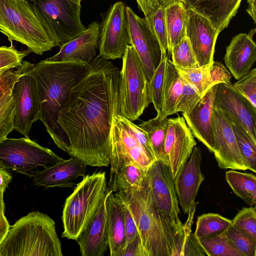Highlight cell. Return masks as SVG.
Instances as JSON below:
<instances>
[{"mask_svg":"<svg viewBox=\"0 0 256 256\" xmlns=\"http://www.w3.org/2000/svg\"><path fill=\"white\" fill-rule=\"evenodd\" d=\"M221 232L242 256H256V241L232 224Z\"/></svg>","mask_w":256,"mask_h":256,"instance_id":"obj_37","label":"cell"},{"mask_svg":"<svg viewBox=\"0 0 256 256\" xmlns=\"http://www.w3.org/2000/svg\"><path fill=\"white\" fill-rule=\"evenodd\" d=\"M256 0H248V8L246 9V12L253 20L254 24L256 22Z\"/></svg>","mask_w":256,"mask_h":256,"instance_id":"obj_51","label":"cell"},{"mask_svg":"<svg viewBox=\"0 0 256 256\" xmlns=\"http://www.w3.org/2000/svg\"><path fill=\"white\" fill-rule=\"evenodd\" d=\"M100 23L91 22L80 35L60 46L58 53L46 59L62 62L78 60L90 63L99 46Z\"/></svg>","mask_w":256,"mask_h":256,"instance_id":"obj_23","label":"cell"},{"mask_svg":"<svg viewBox=\"0 0 256 256\" xmlns=\"http://www.w3.org/2000/svg\"><path fill=\"white\" fill-rule=\"evenodd\" d=\"M116 194L120 197L124 209L126 232V242L124 248L128 244L134 240L138 234L136 220L128 203L122 195L117 192Z\"/></svg>","mask_w":256,"mask_h":256,"instance_id":"obj_45","label":"cell"},{"mask_svg":"<svg viewBox=\"0 0 256 256\" xmlns=\"http://www.w3.org/2000/svg\"><path fill=\"white\" fill-rule=\"evenodd\" d=\"M149 183L156 208L163 220L172 229L184 250L190 241L180 220V210L174 179L167 165L155 160L148 170Z\"/></svg>","mask_w":256,"mask_h":256,"instance_id":"obj_10","label":"cell"},{"mask_svg":"<svg viewBox=\"0 0 256 256\" xmlns=\"http://www.w3.org/2000/svg\"><path fill=\"white\" fill-rule=\"evenodd\" d=\"M170 54L171 61L175 66L183 68L200 67L186 36L172 47Z\"/></svg>","mask_w":256,"mask_h":256,"instance_id":"obj_40","label":"cell"},{"mask_svg":"<svg viewBox=\"0 0 256 256\" xmlns=\"http://www.w3.org/2000/svg\"><path fill=\"white\" fill-rule=\"evenodd\" d=\"M106 195L76 240L82 256H102L108 248Z\"/></svg>","mask_w":256,"mask_h":256,"instance_id":"obj_20","label":"cell"},{"mask_svg":"<svg viewBox=\"0 0 256 256\" xmlns=\"http://www.w3.org/2000/svg\"><path fill=\"white\" fill-rule=\"evenodd\" d=\"M234 88L256 107V68L250 70L246 74L232 84Z\"/></svg>","mask_w":256,"mask_h":256,"instance_id":"obj_44","label":"cell"},{"mask_svg":"<svg viewBox=\"0 0 256 256\" xmlns=\"http://www.w3.org/2000/svg\"><path fill=\"white\" fill-rule=\"evenodd\" d=\"M156 160L146 132L120 114L114 118L110 134V178L111 190L117 173L126 162H133L148 169Z\"/></svg>","mask_w":256,"mask_h":256,"instance_id":"obj_6","label":"cell"},{"mask_svg":"<svg viewBox=\"0 0 256 256\" xmlns=\"http://www.w3.org/2000/svg\"><path fill=\"white\" fill-rule=\"evenodd\" d=\"M90 63L78 60L55 62L46 59L34 64L32 73L40 104V120L55 144L66 153L67 136L58 122V114L72 88L91 70Z\"/></svg>","mask_w":256,"mask_h":256,"instance_id":"obj_2","label":"cell"},{"mask_svg":"<svg viewBox=\"0 0 256 256\" xmlns=\"http://www.w3.org/2000/svg\"><path fill=\"white\" fill-rule=\"evenodd\" d=\"M34 66L26 60L24 72L12 89L16 104L14 130L27 138L33 123L40 120V101L32 73Z\"/></svg>","mask_w":256,"mask_h":256,"instance_id":"obj_12","label":"cell"},{"mask_svg":"<svg viewBox=\"0 0 256 256\" xmlns=\"http://www.w3.org/2000/svg\"><path fill=\"white\" fill-rule=\"evenodd\" d=\"M212 84L220 83H230L232 75L226 68L220 62H213L210 69Z\"/></svg>","mask_w":256,"mask_h":256,"instance_id":"obj_46","label":"cell"},{"mask_svg":"<svg viewBox=\"0 0 256 256\" xmlns=\"http://www.w3.org/2000/svg\"><path fill=\"white\" fill-rule=\"evenodd\" d=\"M162 0V6H164V7H166L168 6L169 4H170L171 2H172L174 0Z\"/></svg>","mask_w":256,"mask_h":256,"instance_id":"obj_53","label":"cell"},{"mask_svg":"<svg viewBox=\"0 0 256 256\" xmlns=\"http://www.w3.org/2000/svg\"><path fill=\"white\" fill-rule=\"evenodd\" d=\"M182 84L183 78L168 57L163 90V106L160 114L156 116L162 119L176 114V108L182 92Z\"/></svg>","mask_w":256,"mask_h":256,"instance_id":"obj_28","label":"cell"},{"mask_svg":"<svg viewBox=\"0 0 256 256\" xmlns=\"http://www.w3.org/2000/svg\"><path fill=\"white\" fill-rule=\"evenodd\" d=\"M90 72L73 87L58 114L68 142L67 152L91 166L110 164L112 122L120 114V71L99 56Z\"/></svg>","mask_w":256,"mask_h":256,"instance_id":"obj_1","label":"cell"},{"mask_svg":"<svg viewBox=\"0 0 256 256\" xmlns=\"http://www.w3.org/2000/svg\"><path fill=\"white\" fill-rule=\"evenodd\" d=\"M232 224L256 241V207H243L232 220Z\"/></svg>","mask_w":256,"mask_h":256,"instance_id":"obj_41","label":"cell"},{"mask_svg":"<svg viewBox=\"0 0 256 256\" xmlns=\"http://www.w3.org/2000/svg\"><path fill=\"white\" fill-rule=\"evenodd\" d=\"M10 44V46H0V70L18 68L24 58L30 52L28 50L19 51Z\"/></svg>","mask_w":256,"mask_h":256,"instance_id":"obj_43","label":"cell"},{"mask_svg":"<svg viewBox=\"0 0 256 256\" xmlns=\"http://www.w3.org/2000/svg\"><path fill=\"white\" fill-rule=\"evenodd\" d=\"M125 14L130 44L136 50L149 82L161 60L162 52L160 43L144 18H140L128 6Z\"/></svg>","mask_w":256,"mask_h":256,"instance_id":"obj_14","label":"cell"},{"mask_svg":"<svg viewBox=\"0 0 256 256\" xmlns=\"http://www.w3.org/2000/svg\"><path fill=\"white\" fill-rule=\"evenodd\" d=\"M87 166L76 158L71 156L67 160L62 158L43 170H37L33 176V182L38 186H43L46 188H74L76 179L85 176Z\"/></svg>","mask_w":256,"mask_h":256,"instance_id":"obj_22","label":"cell"},{"mask_svg":"<svg viewBox=\"0 0 256 256\" xmlns=\"http://www.w3.org/2000/svg\"><path fill=\"white\" fill-rule=\"evenodd\" d=\"M229 118L232 122L240 152L248 170L256 172V142L252 139L244 128L237 120L230 116Z\"/></svg>","mask_w":256,"mask_h":256,"instance_id":"obj_34","label":"cell"},{"mask_svg":"<svg viewBox=\"0 0 256 256\" xmlns=\"http://www.w3.org/2000/svg\"><path fill=\"white\" fill-rule=\"evenodd\" d=\"M202 96L198 89L183 78L182 92L176 108V113H190Z\"/></svg>","mask_w":256,"mask_h":256,"instance_id":"obj_42","label":"cell"},{"mask_svg":"<svg viewBox=\"0 0 256 256\" xmlns=\"http://www.w3.org/2000/svg\"><path fill=\"white\" fill-rule=\"evenodd\" d=\"M12 178L7 169L0 165V196L4 198V194Z\"/></svg>","mask_w":256,"mask_h":256,"instance_id":"obj_49","label":"cell"},{"mask_svg":"<svg viewBox=\"0 0 256 256\" xmlns=\"http://www.w3.org/2000/svg\"><path fill=\"white\" fill-rule=\"evenodd\" d=\"M28 0L56 46H61L86 30L80 16L83 0Z\"/></svg>","mask_w":256,"mask_h":256,"instance_id":"obj_8","label":"cell"},{"mask_svg":"<svg viewBox=\"0 0 256 256\" xmlns=\"http://www.w3.org/2000/svg\"><path fill=\"white\" fill-rule=\"evenodd\" d=\"M197 244L208 256H242L226 240L222 232L194 238Z\"/></svg>","mask_w":256,"mask_h":256,"instance_id":"obj_33","label":"cell"},{"mask_svg":"<svg viewBox=\"0 0 256 256\" xmlns=\"http://www.w3.org/2000/svg\"><path fill=\"white\" fill-rule=\"evenodd\" d=\"M4 198L0 196V212H4Z\"/></svg>","mask_w":256,"mask_h":256,"instance_id":"obj_52","label":"cell"},{"mask_svg":"<svg viewBox=\"0 0 256 256\" xmlns=\"http://www.w3.org/2000/svg\"><path fill=\"white\" fill-rule=\"evenodd\" d=\"M167 58V54L162 52L160 62L151 80L147 83L148 102L153 104L157 115L160 114L163 106V90Z\"/></svg>","mask_w":256,"mask_h":256,"instance_id":"obj_35","label":"cell"},{"mask_svg":"<svg viewBox=\"0 0 256 256\" xmlns=\"http://www.w3.org/2000/svg\"><path fill=\"white\" fill-rule=\"evenodd\" d=\"M62 158L50 149L27 138H6L0 142V165L33 176L37 167L52 166Z\"/></svg>","mask_w":256,"mask_h":256,"instance_id":"obj_11","label":"cell"},{"mask_svg":"<svg viewBox=\"0 0 256 256\" xmlns=\"http://www.w3.org/2000/svg\"><path fill=\"white\" fill-rule=\"evenodd\" d=\"M144 18L152 33L160 43L162 52L166 54L168 48V36L166 22L165 7L160 6Z\"/></svg>","mask_w":256,"mask_h":256,"instance_id":"obj_39","label":"cell"},{"mask_svg":"<svg viewBox=\"0 0 256 256\" xmlns=\"http://www.w3.org/2000/svg\"><path fill=\"white\" fill-rule=\"evenodd\" d=\"M0 32L40 55L56 46L28 0H0Z\"/></svg>","mask_w":256,"mask_h":256,"instance_id":"obj_5","label":"cell"},{"mask_svg":"<svg viewBox=\"0 0 256 256\" xmlns=\"http://www.w3.org/2000/svg\"><path fill=\"white\" fill-rule=\"evenodd\" d=\"M54 221L32 212L16 220L0 244V256H62Z\"/></svg>","mask_w":256,"mask_h":256,"instance_id":"obj_4","label":"cell"},{"mask_svg":"<svg viewBox=\"0 0 256 256\" xmlns=\"http://www.w3.org/2000/svg\"><path fill=\"white\" fill-rule=\"evenodd\" d=\"M136 1L139 9L144 13V16L162 6V0H136Z\"/></svg>","mask_w":256,"mask_h":256,"instance_id":"obj_48","label":"cell"},{"mask_svg":"<svg viewBox=\"0 0 256 256\" xmlns=\"http://www.w3.org/2000/svg\"><path fill=\"white\" fill-rule=\"evenodd\" d=\"M196 142L183 116L168 118L164 144V164L174 179L190 157Z\"/></svg>","mask_w":256,"mask_h":256,"instance_id":"obj_16","label":"cell"},{"mask_svg":"<svg viewBox=\"0 0 256 256\" xmlns=\"http://www.w3.org/2000/svg\"><path fill=\"white\" fill-rule=\"evenodd\" d=\"M148 170L134 162H126L118 170L111 190L116 192L142 188L145 184Z\"/></svg>","mask_w":256,"mask_h":256,"instance_id":"obj_31","label":"cell"},{"mask_svg":"<svg viewBox=\"0 0 256 256\" xmlns=\"http://www.w3.org/2000/svg\"><path fill=\"white\" fill-rule=\"evenodd\" d=\"M218 34L208 20L192 10H187L186 36L199 66L214 62Z\"/></svg>","mask_w":256,"mask_h":256,"instance_id":"obj_18","label":"cell"},{"mask_svg":"<svg viewBox=\"0 0 256 256\" xmlns=\"http://www.w3.org/2000/svg\"><path fill=\"white\" fill-rule=\"evenodd\" d=\"M116 192L126 200L132 210L144 256H184L183 246L156 208L148 173L142 188Z\"/></svg>","mask_w":256,"mask_h":256,"instance_id":"obj_3","label":"cell"},{"mask_svg":"<svg viewBox=\"0 0 256 256\" xmlns=\"http://www.w3.org/2000/svg\"><path fill=\"white\" fill-rule=\"evenodd\" d=\"M26 60L21 66L14 68L0 70V142L8 138L14 130L15 100L12 89L15 82L22 75L25 68Z\"/></svg>","mask_w":256,"mask_h":256,"instance_id":"obj_25","label":"cell"},{"mask_svg":"<svg viewBox=\"0 0 256 256\" xmlns=\"http://www.w3.org/2000/svg\"><path fill=\"white\" fill-rule=\"evenodd\" d=\"M230 224L232 220L219 214L208 213L202 214L197 218L196 228L193 234L194 238H201L224 231Z\"/></svg>","mask_w":256,"mask_h":256,"instance_id":"obj_36","label":"cell"},{"mask_svg":"<svg viewBox=\"0 0 256 256\" xmlns=\"http://www.w3.org/2000/svg\"><path fill=\"white\" fill-rule=\"evenodd\" d=\"M144 256L138 235L120 252L119 256Z\"/></svg>","mask_w":256,"mask_h":256,"instance_id":"obj_47","label":"cell"},{"mask_svg":"<svg viewBox=\"0 0 256 256\" xmlns=\"http://www.w3.org/2000/svg\"><path fill=\"white\" fill-rule=\"evenodd\" d=\"M213 108L237 120L256 142V107L238 92L231 82L217 84Z\"/></svg>","mask_w":256,"mask_h":256,"instance_id":"obj_17","label":"cell"},{"mask_svg":"<svg viewBox=\"0 0 256 256\" xmlns=\"http://www.w3.org/2000/svg\"><path fill=\"white\" fill-rule=\"evenodd\" d=\"M212 62L196 68H183L174 66L179 74L185 80L193 84L203 96L214 86L210 74Z\"/></svg>","mask_w":256,"mask_h":256,"instance_id":"obj_38","label":"cell"},{"mask_svg":"<svg viewBox=\"0 0 256 256\" xmlns=\"http://www.w3.org/2000/svg\"><path fill=\"white\" fill-rule=\"evenodd\" d=\"M108 232L110 256H119L126 242L124 209L120 197L114 192L107 198Z\"/></svg>","mask_w":256,"mask_h":256,"instance_id":"obj_27","label":"cell"},{"mask_svg":"<svg viewBox=\"0 0 256 256\" xmlns=\"http://www.w3.org/2000/svg\"><path fill=\"white\" fill-rule=\"evenodd\" d=\"M226 180L233 192L250 206L256 203V176L252 173L230 170Z\"/></svg>","mask_w":256,"mask_h":256,"instance_id":"obj_30","label":"cell"},{"mask_svg":"<svg viewBox=\"0 0 256 256\" xmlns=\"http://www.w3.org/2000/svg\"><path fill=\"white\" fill-rule=\"evenodd\" d=\"M201 162V150L196 146L190 159L174 180L178 201L185 214H188L192 210L196 208L195 200L200 186L204 180L200 169Z\"/></svg>","mask_w":256,"mask_h":256,"instance_id":"obj_19","label":"cell"},{"mask_svg":"<svg viewBox=\"0 0 256 256\" xmlns=\"http://www.w3.org/2000/svg\"><path fill=\"white\" fill-rule=\"evenodd\" d=\"M165 14L168 36V48H172L186 36L187 10L182 0H174L165 7Z\"/></svg>","mask_w":256,"mask_h":256,"instance_id":"obj_29","label":"cell"},{"mask_svg":"<svg viewBox=\"0 0 256 256\" xmlns=\"http://www.w3.org/2000/svg\"><path fill=\"white\" fill-rule=\"evenodd\" d=\"M168 118L158 116L138 125L147 134L156 160L164 164V144L168 132Z\"/></svg>","mask_w":256,"mask_h":256,"instance_id":"obj_32","label":"cell"},{"mask_svg":"<svg viewBox=\"0 0 256 256\" xmlns=\"http://www.w3.org/2000/svg\"><path fill=\"white\" fill-rule=\"evenodd\" d=\"M216 86V84L210 88L190 113H182L193 136L212 153L215 146L212 114Z\"/></svg>","mask_w":256,"mask_h":256,"instance_id":"obj_21","label":"cell"},{"mask_svg":"<svg viewBox=\"0 0 256 256\" xmlns=\"http://www.w3.org/2000/svg\"><path fill=\"white\" fill-rule=\"evenodd\" d=\"M104 172L85 175L66 198L62 219V238L76 240L96 211L108 191Z\"/></svg>","mask_w":256,"mask_h":256,"instance_id":"obj_7","label":"cell"},{"mask_svg":"<svg viewBox=\"0 0 256 256\" xmlns=\"http://www.w3.org/2000/svg\"><path fill=\"white\" fill-rule=\"evenodd\" d=\"M120 72V114L132 122L143 114L150 104L148 80L134 48L127 46Z\"/></svg>","mask_w":256,"mask_h":256,"instance_id":"obj_9","label":"cell"},{"mask_svg":"<svg viewBox=\"0 0 256 256\" xmlns=\"http://www.w3.org/2000/svg\"><path fill=\"white\" fill-rule=\"evenodd\" d=\"M10 226L4 215V212H0V244L6 236Z\"/></svg>","mask_w":256,"mask_h":256,"instance_id":"obj_50","label":"cell"},{"mask_svg":"<svg viewBox=\"0 0 256 256\" xmlns=\"http://www.w3.org/2000/svg\"><path fill=\"white\" fill-rule=\"evenodd\" d=\"M126 6L118 2L108 9L100 24L99 56L105 60L120 58L130 44Z\"/></svg>","mask_w":256,"mask_h":256,"instance_id":"obj_13","label":"cell"},{"mask_svg":"<svg viewBox=\"0 0 256 256\" xmlns=\"http://www.w3.org/2000/svg\"><path fill=\"white\" fill-rule=\"evenodd\" d=\"M224 60L236 80L246 74L256 60V44L252 37L243 33L234 36L226 48Z\"/></svg>","mask_w":256,"mask_h":256,"instance_id":"obj_24","label":"cell"},{"mask_svg":"<svg viewBox=\"0 0 256 256\" xmlns=\"http://www.w3.org/2000/svg\"><path fill=\"white\" fill-rule=\"evenodd\" d=\"M185 8L208 20L220 34L236 15L242 0H182Z\"/></svg>","mask_w":256,"mask_h":256,"instance_id":"obj_26","label":"cell"},{"mask_svg":"<svg viewBox=\"0 0 256 256\" xmlns=\"http://www.w3.org/2000/svg\"><path fill=\"white\" fill-rule=\"evenodd\" d=\"M212 126L215 146L214 154L219 168L247 170L229 116L220 109L213 108Z\"/></svg>","mask_w":256,"mask_h":256,"instance_id":"obj_15","label":"cell"}]
</instances>
